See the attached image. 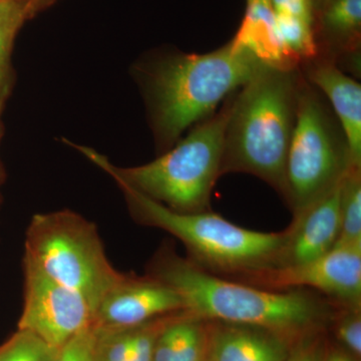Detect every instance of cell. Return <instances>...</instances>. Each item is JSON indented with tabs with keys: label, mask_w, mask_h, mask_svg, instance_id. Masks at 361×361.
Masks as SVG:
<instances>
[{
	"label": "cell",
	"mask_w": 361,
	"mask_h": 361,
	"mask_svg": "<svg viewBox=\"0 0 361 361\" xmlns=\"http://www.w3.org/2000/svg\"><path fill=\"white\" fill-rule=\"evenodd\" d=\"M353 167L348 141L336 116L322 92L303 75L282 196L292 218L341 184Z\"/></svg>",
	"instance_id": "cell-7"
},
{
	"label": "cell",
	"mask_w": 361,
	"mask_h": 361,
	"mask_svg": "<svg viewBox=\"0 0 361 361\" xmlns=\"http://www.w3.org/2000/svg\"><path fill=\"white\" fill-rule=\"evenodd\" d=\"M178 313V312H177ZM173 314L161 316L140 325L135 330L134 345L127 361H153L154 348L159 334Z\"/></svg>",
	"instance_id": "cell-22"
},
{
	"label": "cell",
	"mask_w": 361,
	"mask_h": 361,
	"mask_svg": "<svg viewBox=\"0 0 361 361\" xmlns=\"http://www.w3.org/2000/svg\"><path fill=\"white\" fill-rule=\"evenodd\" d=\"M329 329L315 332L294 344L284 361H322L329 341Z\"/></svg>",
	"instance_id": "cell-24"
},
{
	"label": "cell",
	"mask_w": 361,
	"mask_h": 361,
	"mask_svg": "<svg viewBox=\"0 0 361 361\" xmlns=\"http://www.w3.org/2000/svg\"><path fill=\"white\" fill-rule=\"evenodd\" d=\"M205 361H211L210 360H209L208 355H207V358H206Z\"/></svg>",
	"instance_id": "cell-30"
},
{
	"label": "cell",
	"mask_w": 361,
	"mask_h": 361,
	"mask_svg": "<svg viewBox=\"0 0 361 361\" xmlns=\"http://www.w3.org/2000/svg\"><path fill=\"white\" fill-rule=\"evenodd\" d=\"M334 341L342 348L360 360L361 307L339 306L329 325Z\"/></svg>",
	"instance_id": "cell-21"
},
{
	"label": "cell",
	"mask_w": 361,
	"mask_h": 361,
	"mask_svg": "<svg viewBox=\"0 0 361 361\" xmlns=\"http://www.w3.org/2000/svg\"><path fill=\"white\" fill-rule=\"evenodd\" d=\"M275 14L282 44L294 61L301 65L319 56L313 23L287 14Z\"/></svg>",
	"instance_id": "cell-19"
},
{
	"label": "cell",
	"mask_w": 361,
	"mask_h": 361,
	"mask_svg": "<svg viewBox=\"0 0 361 361\" xmlns=\"http://www.w3.org/2000/svg\"><path fill=\"white\" fill-rule=\"evenodd\" d=\"M319 56L348 61L360 56L361 0H329L322 14Z\"/></svg>",
	"instance_id": "cell-15"
},
{
	"label": "cell",
	"mask_w": 361,
	"mask_h": 361,
	"mask_svg": "<svg viewBox=\"0 0 361 361\" xmlns=\"http://www.w3.org/2000/svg\"><path fill=\"white\" fill-rule=\"evenodd\" d=\"M233 280L268 290H313L337 305L361 307V244L334 246L310 262Z\"/></svg>",
	"instance_id": "cell-8"
},
{
	"label": "cell",
	"mask_w": 361,
	"mask_h": 361,
	"mask_svg": "<svg viewBox=\"0 0 361 361\" xmlns=\"http://www.w3.org/2000/svg\"><path fill=\"white\" fill-rule=\"evenodd\" d=\"M0 1H8V0H0ZM11 1H20L23 2V4H30V0H11Z\"/></svg>",
	"instance_id": "cell-29"
},
{
	"label": "cell",
	"mask_w": 361,
	"mask_h": 361,
	"mask_svg": "<svg viewBox=\"0 0 361 361\" xmlns=\"http://www.w3.org/2000/svg\"><path fill=\"white\" fill-rule=\"evenodd\" d=\"M58 350L32 332L18 329L0 346V361H54Z\"/></svg>",
	"instance_id": "cell-20"
},
{
	"label": "cell",
	"mask_w": 361,
	"mask_h": 361,
	"mask_svg": "<svg viewBox=\"0 0 361 361\" xmlns=\"http://www.w3.org/2000/svg\"><path fill=\"white\" fill-rule=\"evenodd\" d=\"M58 0H30L28 4V14L30 18H35L37 14L54 6Z\"/></svg>",
	"instance_id": "cell-27"
},
{
	"label": "cell",
	"mask_w": 361,
	"mask_h": 361,
	"mask_svg": "<svg viewBox=\"0 0 361 361\" xmlns=\"http://www.w3.org/2000/svg\"><path fill=\"white\" fill-rule=\"evenodd\" d=\"M322 361H360L329 337Z\"/></svg>",
	"instance_id": "cell-26"
},
{
	"label": "cell",
	"mask_w": 361,
	"mask_h": 361,
	"mask_svg": "<svg viewBox=\"0 0 361 361\" xmlns=\"http://www.w3.org/2000/svg\"><path fill=\"white\" fill-rule=\"evenodd\" d=\"M125 196L133 219L140 225L163 230L180 240L188 259L202 269L229 279L275 268L288 231L259 232L246 229L207 212H175L129 185L115 180Z\"/></svg>",
	"instance_id": "cell-5"
},
{
	"label": "cell",
	"mask_w": 361,
	"mask_h": 361,
	"mask_svg": "<svg viewBox=\"0 0 361 361\" xmlns=\"http://www.w3.org/2000/svg\"><path fill=\"white\" fill-rule=\"evenodd\" d=\"M23 260L80 294L92 314L125 276L106 257L96 225L71 210L33 216L26 231Z\"/></svg>",
	"instance_id": "cell-6"
},
{
	"label": "cell",
	"mask_w": 361,
	"mask_h": 361,
	"mask_svg": "<svg viewBox=\"0 0 361 361\" xmlns=\"http://www.w3.org/2000/svg\"><path fill=\"white\" fill-rule=\"evenodd\" d=\"M30 20L28 4L20 1H0V115L13 82L11 51L16 35Z\"/></svg>",
	"instance_id": "cell-17"
},
{
	"label": "cell",
	"mask_w": 361,
	"mask_h": 361,
	"mask_svg": "<svg viewBox=\"0 0 361 361\" xmlns=\"http://www.w3.org/2000/svg\"><path fill=\"white\" fill-rule=\"evenodd\" d=\"M210 322L182 311L161 329L154 348L153 361H205Z\"/></svg>",
	"instance_id": "cell-16"
},
{
	"label": "cell",
	"mask_w": 361,
	"mask_h": 361,
	"mask_svg": "<svg viewBox=\"0 0 361 361\" xmlns=\"http://www.w3.org/2000/svg\"><path fill=\"white\" fill-rule=\"evenodd\" d=\"M265 66L228 42L207 54H164L137 66L160 151L172 148L188 129L215 114Z\"/></svg>",
	"instance_id": "cell-2"
},
{
	"label": "cell",
	"mask_w": 361,
	"mask_h": 361,
	"mask_svg": "<svg viewBox=\"0 0 361 361\" xmlns=\"http://www.w3.org/2000/svg\"><path fill=\"white\" fill-rule=\"evenodd\" d=\"M230 42L267 66H300L285 51L270 0H247L243 20Z\"/></svg>",
	"instance_id": "cell-14"
},
{
	"label": "cell",
	"mask_w": 361,
	"mask_h": 361,
	"mask_svg": "<svg viewBox=\"0 0 361 361\" xmlns=\"http://www.w3.org/2000/svg\"><path fill=\"white\" fill-rule=\"evenodd\" d=\"M182 311H185L184 301L172 287L148 274H125L102 299L94 311L92 326L132 329Z\"/></svg>",
	"instance_id": "cell-10"
},
{
	"label": "cell",
	"mask_w": 361,
	"mask_h": 361,
	"mask_svg": "<svg viewBox=\"0 0 361 361\" xmlns=\"http://www.w3.org/2000/svg\"><path fill=\"white\" fill-rule=\"evenodd\" d=\"M0 137H1V125H0ZM4 179V170H2L1 164H0V185Z\"/></svg>",
	"instance_id": "cell-28"
},
{
	"label": "cell",
	"mask_w": 361,
	"mask_h": 361,
	"mask_svg": "<svg viewBox=\"0 0 361 361\" xmlns=\"http://www.w3.org/2000/svg\"><path fill=\"white\" fill-rule=\"evenodd\" d=\"M304 78L319 90L341 125L348 141L351 160L361 167V85L336 65L334 61L317 56L301 63Z\"/></svg>",
	"instance_id": "cell-12"
},
{
	"label": "cell",
	"mask_w": 361,
	"mask_h": 361,
	"mask_svg": "<svg viewBox=\"0 0 361 361\" xmlns=\"http://www.w3.org/2000/svg\"><path fill=\"white\" fill-rule=\"evenodd\" d=\"M149 276L175 289L185 311L208 322L250 325L296 344L329 329L339 305L310 290L275 291L202 269L164 244L149 263Z\"/></svg>",
	"instance_id": "cell-1"
},
{
	"label": "cell",
	"mask_w": 361,
	"mask_h": 361,
	"mask_svg": "<svg viewBox=\"0 0 361 361\" xmlns=\"http://www.w3.org/2000/svg\"><path fill=\"white\" fill-rule=\"evenodd\" d=\"M293 344L259 327L210 322L211 361H284Z\"/></svg>",
	"instance_id": "cell-13"
},
{
	"label": "cell",
	"mask_w": 361,
	"mask_h": 361,
	"mask_svg": "<svg viewBox=\"0 0 361 361\" xmlns=\"http://www.w3.org/2000/svg\"><path fill=\"white\" fill-rule=\"evenodd\" d=\"M341 233L336 246L361 244V168L353 167L341 190Z\"/></svg>",
	"instance_id": "cell-18"
},
{
	"label": "cell",
	"mask_w": 361,
	"mask_h": 361,
	"mask_svg": "<svg viewBox=\"0 0 361 361\" xmlns=\"http://www.w3.org/2000/svg\"><path fill=\"white\" fill-rule=\"evenodd\" d=\"M302 78L300 66H265L229 97L221 175L255 176L283 196Z\"/></svg>",
	"instance_id": "cell-3"
},
{
	"label": "cell",
	"mask_w": 361,
	"mask_h": 361,
	"mask_svg": "<svg viewBox=\"0 0 361 361\" xmlns=\"http://www.w3.org/2000/svg\"><path fill=\"white\" fill-rule=\"evenodd\" d=\"M341 183L292 218L286 228L288 238L275 268L310 262L336 246L341 233Z\"/></svg>",
	"instance_id": "cell-11"
},
{
	"label": "cell",
	"mask_w": 361,
	"mask_h": 361,
	"mask_svg": "<svg viewBox=\"0 0 361 361\" xmlns=\"http://www.w3.org/2000/svg\"><path fill=\"white\" fill-rule=\"evenodd\" d=\"M94 339L92 325L59 348L54 361H94Z\"/></svg>",
	"instance_id": "cell-23"
},
{
	"label": "cell",
	"mask_w": 361,
	"mask_h": 361,
	"mask_svg": "<svg viewBox=\"0 0 361 361\" xmlns=\"http://www.w3.org/2000/svg\"><path fill=\"white\" fill-rule=\"evenodd\" d=\"M275 13L296 16L313 23L312 0H270Z\"/></svg>",
	"instance_id": "cell-25"
},
{
	"label": "cell",
	"mask_w": 361,
	"mask_h": 361,
	"mask_svg": "<svg viewBox=\"0 0 361 361\" xmlns=\"http://www.w3.org/2000/svg\"><path fill=\"white\" fill-rule=\"evenodd\" d=\"M229 97L222 109L197 123L186 137L156 160L137 167L121 168L90 147L65 140L97 168L175 212L211 211V197L221 177Z\"/></svg>",
	"instance_id": "cell-4"
},
{
	"label": "cell",
	"mask_w": 361,
	"mask_h": 361,
	"mask_svg": "<svg viewBox=\"0 0 361 361\" xmlns=\"http://www.w3.org/2000/svg\"><path fill=\"white\" fill-rule=\"evenodd\" d=\"M25 269V302L18 329L32 332L59 349L92 325L94 314L84 297L54 281L28 261Z\"/></svg>",
	"instance_id": "cell-9"
}]
</instances>
